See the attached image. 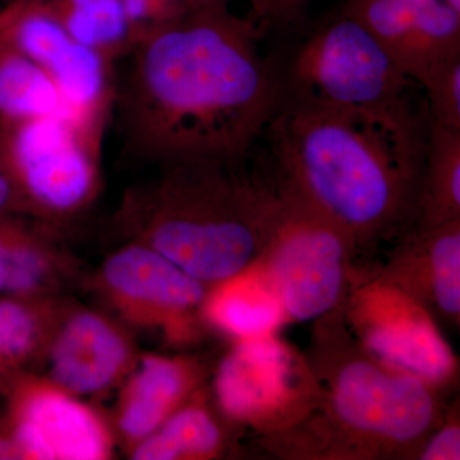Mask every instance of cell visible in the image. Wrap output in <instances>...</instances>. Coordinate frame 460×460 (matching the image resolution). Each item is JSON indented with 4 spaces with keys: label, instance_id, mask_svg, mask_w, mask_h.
I'll return each instance as SVG.
<instances>
[{
    "label": "cell",
    "instance_id": "22",
    "mask_svg": "<svg viewBox=\"0 0 460 460\" xmlns=\"http://www.w3.org/2000/svg\"><path fill=\"white\" fill-rule=\"evenodd\" d=\"M62 113L65 105L49 75L0 38V124Z\"/></svg>",
    "mask_w": 460,
    "mask_h": 460
},
{
    "label": "cell",
    "instance_id": "5",
    "mask_svg": "<svg viewBox=\"0 0 460 460\" xmlns=\"http://www.w3.org/2000/svg\"><path fill=\"white\" fill-rule=\"evenodd\" d=\"M278 72L281 104L308 108L399 107L411 102L414 84L376 36L343 11L311 32Z\"/></svg>",
    "mask_w": 460,
    "mask_h": 460
},
{
    "label": "cell",
    "instance_id": "19",
    "mask_svg": "<svg viewBox=\"0 0 460 460\" xmlns=\"http://www.w3.org/2000/svg\"><path fill=\"white\" fill-rule=\"evenodd\" d=\"M239 429L215 407L204 386L156 431L129 449L135 460H211L233 449V432Z\"/></svg>",
    "mask_w": 460,
    "mask_h": 460
},
{
    "label": "cell",
    "instance_id": "30",
    "mask_svg": "<svg viewBox=\"0 0 460 460\" xmlns=\"http://www.w3.org/2000/svg\"><path fill=\"white\" fill-rule=\"evenodd\" d=\"M190 9L228 7L229 0H187Z\"/></svg>",
    "mask_w": 460,
    "mask_h": 460
},
{
    "label": "cell",
    "instance_id": "33",
    "mask_svg": "<svg viewBox=\"0 0 460 460\" xmlns=\"http://www.w3.org/2000/svg\"><path fill=\"white\" fill-rule=\"evenodd\" d=\"M0 8H2V2H0Z\"/></svg>",
    "mask_w": 460,
    "mask_h": 460
},
{
    "label": "cell",
    "instance_id": "14",
    "mask_svg": "<svg viewBox=\"0 0 460 460\" xmlns=\"http://www.w3.org/2000/svg\"><path fill=\"white\" fill-rule=\"evenodd\" d=\"M343 12L374 33L416 84L460 54V13L445 0H347Z\"/></svg>",
    "mask_w": 460,
    "mask_h": 460
},
{
    "label": "cell",
    "instance_id": "2",
    "mask_svg": "<svg viewBox=\"0 0 460 460\" xmlns=\"http://www.w3.org/2000/svg\"><path fill=\"white\" fill-rule=\"evenodd\" d=\"M429 119L411 102L386 109L281 104L265 135L278 189L325 215L359 253L416 224Z\"/></svg>",
    "mask_w": 460,
    "mask_h": 460
},
{
    "label": "cell",
    "instance_id": "9",
    "mask_svg": "<svg viewBox=\"0 0 460 460\" xmlns=\"http://www.w3.org/2000/svg\"><path fill=\"white\" fill-rule=\"evenodd\" d=\"M341 314L366 352L447 394L459 384V358L435 317L384 279L374 263H357Z\"/></svg>",
    "mask_w": 460,
    "mask_h": 460
},
{
    "label": "cell",
    "instance_id": "18",
    "mask_svg": "<svg viewBox=\"0 0 460 460\" xmlns=\"http://www.w3.org/2000/svg\"><path fill=\"white\" fill-rule=\"evenodd\" d=\"M202 316L208 329L233 341L278 334L288 323L283 305L259 261L208 287Z\"/></svg>",
    "mask_w": 460,
    "mask_h": 460
},
{
    "label": "cell",
    "instance_id": "24",
    "mask_svg": "<svg viewBox=\"0 0 460 460\" xmlns=\"http://www.w3.org/2000/svg\"><path fill=\"white\" fill-rule=\"evenodd\" d=\"M122 3L131 26L133 45L190 11L187 0H122Z\"/></svg>",
    "mask_w": 460,
    "mask_h": 460
},
{
    "label": "cell",
    "instance_id": "20",
    "mask_svg": "<svg viewBox=\"0 0 460 460\" xmlns=\"http://www.w3.org/2000/svg\"><path fill=\"white\" fill-rule=\"evenodd\" d=\"M65 305L57 296H0V398L41 361Z\"/></svg>",
    "mask_w": 460,
    "mask_h": 460
},
{
    "label": "cell",
    "instance_id": "23",
    "mask_svg": "<svg viewBox=\"0 0 460 460\" xmlns=\"http://www.w3.org/2000/svg\"><path fill=\"white\" fill-rule=\"evenodd\" d=\"M420 84L428 95L429 122L460 129V54L429 68Z\"/></svg>",
    "mask_w": 460,
    "mask_h": 460
},
{
    "label": "cell",
    "instance_id": "21",
    "mask_svg": "<svg viewBox=\"0 0 460 460\" xmlns=\"http://www.w3.org/2000/svg\"><path fill=\"white\" fill-rule=\"evenodd\" d=\"M460 220V129L429 122L428 150L414 226Z\"/></svg>",
    "mask_w": 460,
    "mask_h": 460
},
{
    "label": "cell",
    "instance_id": "32",
    "mask_svg": "<svg viewBox=\"0 0 460 460\" xmlns=\"http://www.w3.org/2000/svg\"><path fill=\"white\" fill-rule=\"evenodd\" d=\"M0 2H2V7H3V5L7 4V3L11 2V0H0Z\"/></svg>",
    "mask_w": 460,
    "mask_h": 460
},
{
    "label": "cell",
    "instance_id": "15",
    "mask_svg": "<svg viewBox=\"0 0 460 460\" xmlns=\"http://www.w3.org/2000/svg\"><path fill=\"white\" fill-rule=\"evenodd\" d=\"M384 279L413 296L440 325L460 326V220L438 226H413L383 263Z\"/></svg>",
    "mask_w": 460,
    "mask_h": 460
},
{
    "label": "cell",
    "instance_id": "26",
    "mask_svg": "<svg viewBox=\"0 0 460 460\" xmlns=\"http://www.w3.org/2000/svg\"><path fill=\"white\" fill-rule=\"evenodd\" d=\"M313 0H268L266 23L279 26H296L304 21Z\"/></svg>",
    "mask_w": 460,
    "mask_h": 460
},
{
    "label": "cell",
    "instance_id": "29",
    "mask_svg": "<svg viewBox=\"0 0 460 460\" xmlns=\"http://www.w3.org/2000/svg\"><path fill=\"white\" fill-rule=\"evenodd\" d=\"M251 20L255 21L257 25L265 23L266 8H268V0H250Z\"/></svg>",
    "mask_w": 460,
    "mask_h": 460
},
{
    "label": "cell",
    "instance_id": "11",
    "mask_svg": "<svg viewBox=\"0 0 460 460\" xmlns=\"http://www.w3.org/2000/svg\"><path fill=\"white\" fill-rule=\"evenodd\" d=\"M0 38L44 69L66 115L102 137L117 89L111 60L75 41L56 18L27 0L0 8Z\"/></svg>",
    "mask_w": 460,
    "mask_h": 460
},
{
    "label": "cell",
    "instance_id": "3",
    "mask_svg": "<svg viewBox=\"0 0 460 460\" xmlns=\"http://www.w3.org/2000/svg\"><path fill=\"white\" fill-rule=\"evenodd\" d=\"M305 356L319 381V402L295 428L257 438L278 458L416 460L444 419V393L366 352L341 310L314 323Z\"/></svg>",
    "mask_w": 460,
    "mask_h": 460
},
{
    "label": "cell",
    "instance_id": "17",
    "mask_svg": "<svg viewBox=\"0 0 460 460\" xmlns=\"http://www.w3.org/2000/svg\"><path fill=\"white\" fill-rule=\"evenodd\" d=\"M56 235L35 217H0V296H56L75 270Z\"/></svg>",
    "mask_w": 460,
    "mask_h": 460
},
{
    "label": "cell",
    "instance_id": "6",
    "mask_svg": "<svg viewBox=\"0 0 460 460\" xmlns=\"http://www.w3.org/2000/svg\"><path fill=\"white\" fill-rule=\"evenodd\" d=\"M278 192L279 208L259 262L288 323H314L341 310L361 253L325 215L286 190Z\"/></svg>",
    "mask_w": 460,
    "mask_h": 460
},
{
    "label": "cell",
    "instance_id": "12",
    "mask_svg": "<svg viewBox=\"0 0 460 460\" xmlns=\"http://www.w3.org/2000/svg\"><path fill=\"white\" fill-rule=\"evenodd\" d=\"M4 416L22 460H105L115 438L107 420L44 375L23 372L5 389Z\"/></svg>",
    "mask_w": 460,
    "mask_h": 460
},
{
    "label": "cell",
    "instance_id": "4",
    "mask_svg": "<svg viewBox=\"0 0 460 460\" xmlns=\"http://www.w3.org/2000/svg\"><path fill=\"white\" fill-rule=\"evenodd\" d=\"M244 159L156 165V178L124 196L118 222L206 286L228 279L260 261L280 201L271 175L247 172Z\"/></svg>",
    "mask_w": 460,
    "mask_h": 460
},
{
    "label": "cell",
    "instance_id": "8",
    "mask_svg": "<svg viewBox=\"0 0 460 460\" xmlns=\"http://www.w3.org/2000/svg\"><path fill=\"white\" fill-rule=\"evenodd\" d=\"M233 428L257 438L283 434L316 408L320 385L305 353L278 334L233 341L210 389Z\"/></svg>",
    "mask_w": 460,
    "mask_h": 460
},
{
    "label": "cell",
    "instance_id": "13",
    "mask_svg": "<svg viewBox=\"0 0 460 460\" xmlns=\"http://www.w3.org/2000/svg\"><path fill=\"white\" fill-rule=\"evenodd\" d=\"M41 359L45 377L81 396L102 394L123 383L137 356L126 330L107 314L65 307Z\"/></svg>",
    "mask_w": 460,
    "mask_h": 460
},
{
    "label": "cell",
    "instance_id": "28",
    "mask_svg": "<svg viewBox=\"0 0 460 460\" xmlns=\"http://www.w3.org/2000/svg\"><path fill=\"white\" fill-rule=\"evenodd\" d=\"M0 460H22L14 436L4 416H0Z\"/></svg>",
    "mask_w": 460,
    "mask_h": 460
},
{
    "label": "cell",
    "instance_id": "31",
    "mask_svg": "<svg viewBox=\"0 0 460 460\" xmlns=\"http://www.w3.org/2000/svg\"><path fill=\"white\" fill-rule=\"evenodd\" d=\"M445 2L460 13V0H445Z\"/></svg>",
    "mask_w": 460,
    "mask_h": 460
},
{
    "label": "cell",
    "instance_id": "16",
    "mask_svg": "<svg viewBox=\"0 0 460 460\" xmlns=\"http://www.w3.org/2000/svg\"><path fill=\"white\" fill-rule=\"evenodd\" d=\"M208 375L198 357L146 354L138 358L115 410V429L128 450L206 386Z\"/></svg>",
    "mask_w": 460,
    "mask_h": 460
},
{
    "label": "cell",
    "instance_id": "27",
    "mask_svg": "<svg viewBox=\"0 0 460 460\" xmlns=\"http://www.w3.org/2000/svg\"><path fill=\"white\" fill-rule=\"evenodd\" d=\"M2 215L31 217L22 193L18 190L17 184L14 183L7 168L0 162V217Z\"/></svg>",
    "mask_w": 460,
    "mask_h": 460
},
{
    "label": "cell",
    "instance_id": "7",
    "mask_svg": "<svg viewBox=\"0 0 460 460\" xmlns=\"http://www.w3.org/2000/svg\"><path fill=\"white\" fill-rule=\"evenodd\" d=\"M100 136L65 113L0 124V162L35 219L56 226L98 196Z\"/></svg>",
    "mask_w": 460,
    "mask_h": 460
},
{
    "label": "cell",
    "instance_id": "10",
    "mask_svg": "<svg viewBox=\"0 0 460 460\" xmlns=\"http://www.w3.org/2000/svg\"><path fill=\"white\" fill-rule=\"evenodd\" d=\"M96 286L120 319L174 347L195 343L208 330L202 307L208 287L140 242L108 256Z\"/></svg>",
    "mask_w": 460,
    "mask_h": 460
},
{
    "label": "cell",
    "instance_id": "1",
    "mask_svg": "<svg viewBox=\"0 0 460 460\" xmlns=\"http://www.w3.org/2000/svg\"><path fill=\"white\" fill-rule=\"evenodd\" d=\"M261 30L229 7L190 9L133 45L115 89L123 154L151 164L243 159L281 105Z\"/></svg>",
    "mask_w": 460,
    "mask_h": 460
},
{
    "label": "cell",
    "instance_id": "25",
    "mask_svg": "<svg viewBox=\"0 0 460 460\" xmlns=\"http://www.w3.org/2000/svg\"><path fill=\"white\" fill-rule=\"evenodd\" d=\"M460 459L459 398L447 405L443 420L420 445L416 460Z\"/></svg>",
    "mask_w": 460,
    "mask_h": 460
}]
</instances>
